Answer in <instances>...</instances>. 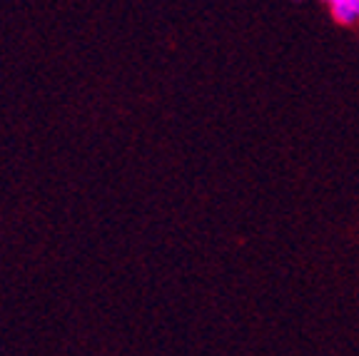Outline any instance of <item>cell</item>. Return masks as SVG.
Returning a JSON list of instances; mask_svg holds the SVG:
<instances>
[{
  "mask_svg": "<svg viewBox=\"0 0 359 356\" xmlns=\"http://www.w3.org/2000/svg\"><path fill=\"white\" fill-rule=\"evenodd\" d=\"M332 18L339 25H357L359 22V0H339L330 8Z\"/></svg>",
  "mask_w": 359,
  "mask_h": 356,
  "instance_id": "1",
  "label": "cell"
},
{
  "mask_svg": "<svg viewBox=\"0 0 359 356\" xmlns=\"http://www.w3.org/2000/svg\"><path fill=\"white\" fill-rule=\"evenodd\" d=\"M322 3H325L327 8H332V6H334V3H339V0H322Z\"/></svg>",
  "mask_w": 359,
  "mask_h": 356,
  "instance_id": "2",
  "label": "cell"
}]
</instances>
